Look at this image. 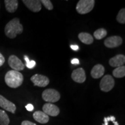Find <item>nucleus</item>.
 <instances>
[{
	"instance_id": "bb28decb",
	"label": "nucleus",
	"mask_w": 125,
	"mask_h": 125,
	"mask_svg": "<svg viewBox=\"0 0 125 125\" xmlns=\"http://www.w3.org/2000/svg\"><path fill=\"white\" fill-rule=\"evenodd\" d=\"M26 108L27 109V110L29 111H32L34 109V106L31 104H29L26 106Z\"/></svg>"
},
{
	"instance_id": "393cba45",
	"label": "nucleus",
	"mask_w": 125,
	"mask_h": 125,
	"mask_svg": "<svg viewBox=\"0 0 125 125\" xmlns=\"http://www.w3.org/2000/svg\"><path fill=\"white\" fill-rule=\"evenodd\" d=\"M21 125H37L35 123L31 122L29 121H24L22 122Z\"/></svg>"
},
{
	"instance_id": "a878e982",
	"label": "nucleus",
	"mask_w": 125,
	"mask_h": 125,
	"mask_svg": "<svg viewBox=\"0 0 125 125\" xmlns=\"http://www.w3.org/2000/svg\"><path fill=\"white\" fill-rule=\"evenodd\" d=\"M5 61V60L4 56L0 53V67H1L3 64H4Z\"/></svg>"
},
{
	"instance_id": "7ed1b4c3",
	"label": "nucleus",
	"mask_w": 125,
	"mask_h": 125,
	"mask_svg": "<svg viewBox=\"0 0 125 125\" xmlns=\"http://www.w3.org/2000/svg\"><path fill=\"white\" fill-rule=\"evenodd\" d=\"M94 4V0H80L76 5V10L81 15L88 13L93 9Z\"/></svg>"
},
{
	"instance_id": "f3484780",
	"label": "nucleus",
	"mask_w": 125,
	"mask_h": 125,
	"mask_svg": "<svg viewBox=\"0 0 125 125\" xmlns=\"http://www.w3.org/2000/svg\"><path fill=\"white\" fill-rule=\"evenodd\" d=\"M78 38L82 43L86 45L92 44L93 42V37L87 32H81L78 35Z\"/></svg>"
},
{
	"instance_id": "6e6552de",
	"label": "nucleus",
	"mask_w": 125,
	"mask_h": 125,
	"mask_svg": "<svg viewBox=\"0 0 125 125\" xmlns=\"http://www.w3.org/2000/svg\"><path fill=\"white\" fill-rule=\"evenodd\" d=\"M104 43L108 48H116L122 43V39L119 36H111L106 39Z\"/></svg>"
},
{
	"instance_id": "f8f14e48",
	"label": "nucleus",
	"mask_w": 125,
	"mask_h": 125,
	"mask_svg": "<svg viewBox=\"0 0 125 125\" xmlns=\"http://www.w3.org/2000/svg\"><path fill=\"white\" fill-rule=\"evenodd\" d=\"M22 2L32 12H38L41 10V3L38 0H23Z\"/></svg>"
},
{
	"instance_id": "2eb2a0df",
	"label": "nucleus",
	"mask_w": 125,
	"mask_h": 125,
	"mask_svg": "<svg viewBox=\"0 0 125 125\" xmlns=\"http://www.w3.org/2000/svg\"><path fill=\"white\" fill-rule=\"evenodd\" d=\"M33 118L36 121L42 124H45L49 121V118L48 115L42 111H37L33 114Z\"/></svg>"
},
{
	"instance_id": "412c9836",
	"label": "nucleus",
	"mask_w": 125,
	"mask_h": 125,
	"mask_svg": "<svg viewBox=\"0 0 125 125\" xmlns=\"http://www.w3.org/2000/svg\"><path fill=\"white\" fill-rule=\"evenodd\" d=\"M104 122L103 125H119L118 122L115 121V118L114 116L104 118Z\"/></svg>"
},
{
	"instance_id": "5701e85b",
	"label": "nucleus",
	"mask_w": 125,
	"mask_h": 125,
	"mask_svg": "<svg viewBox=\"0 0 125 125\" xmlns=\"http://www.w3.org/2000/svg\"><path fill=\"white\" fill-rule=\"evenodd\" d=\"M24 60L26 61V67H27V68H33L35 66V64H36V62L34 60H30L29 57H27V56H24Z\"/></svg>"
},
{
	"instance_id": "20e7f679",
	"label": "nucleus",
	"mask_w": 125,
	"mask_h": 125,
	"mask_svg": "<svg viewBox=\"0 0 125 125\" xmlns=\"http://www.w3.org/2000/svg\"><path fill=\"white\" fill-rule=\"evenodd\" d=\"M43 100L48 103H53L58 101L60 98L59 92L55 89H48L45 90L42 94Z\"/></svg>"
},
{
	"instance_id": "f03ea898",
	"label": "nucleus",
	"mask_w": 125,
	"mask_h": 125,
	"mask_svg": "<svg viewBox=\"0 0 125 125\" xmlns=\"http://www.w3.org/2000/svg\"><path fill=\"white\" fill-rule=\"evenodd\" d=\"M23 75L20 72L10 70L7 72L5 76V82L9 87L11 88H17L23 83Z\"/></svg>"
},
{
	"instance_id": "9d476101",
	"label": "nucleus",
	"mask_w": 125,
	"mask_h": 125,
	"mask_svg": "<svg viewBox=\"0 0 125 125\" xmlns=\"http://www.w3.org/2000/svg\"><path fill=\"white\" fill-rule=\"evenodd\" d=\"M43 111L48 116H56L60 113V109L56 105L51 103H46L42 107Z\"/></svg>"
},
{
	"instance_id": "aec40b11",
	"label": "nucleus",
	"mask_w": 125,
	"mask_h": 125,
	"mask_svg": "<svg viewBox=\"0 0 125 125\" xmlns=\"http://www.w3.org/2000/svg\"><path fill=\"white\" fill-rule=\"evenodd\" d=\"M93 35L96 40H101L107 35V31L104 29H99L94 32Z\"/></svg>"
},
{
	"instance_id": "a211bd4d",
	"label": "nucleus",
	"mask_w": 125,
	"mask_h": 125,
	"mask_svg": "<svg viewBox=\"0 0 125 125\" xmlns=\"http://www.w3.org/2000/svg\"><path fill=\"white\" fill-rule=\"evenodd\" d=\"M114 76L117 78H123L125 76V67L123 66L117 67L112 72Z\"/></svg>"
},
{
	"instance_id": "423d86ee",
	"label": "nucleus",
	"mask_w": 125,
	"mask_h": 125,
	"mask_svg": "<svg viewBox=\"0 0 125 125\" xmlns=\"http://www.w3.org/2000/svg\"><path fill=\"white\" fill-rule=\"evenodd\" d=\"M8 64L13 70L17 71H22L24 70L25 67L22 62L15 55L9 56L8 59Z\"/></svg>"
},
{
	"instance_id": "b1692460",
	"label": "nucleus",
	"mask_w": 125,
	"mask_h": 125,
	"mask_svg": "<svg viewBox=\"0 0 125 125\" xmlns=\"http://www.w3.org/2000/svg\"><path fill=\"white\" fill-rule=\"evenodd\" d=\"M40 1L41 3H42L44 5V7L48 10H52L53 9V6L50 0H42Z\"/></svg>"
},
{
	"instance_id": "1a4fd4ad",
	"label": "nucleus",
	"mask_w": 125,
	"mask_h": 125,
	"mask_svg": "<svg viewBox=\"0 0 125 125\" xmlns=\"http://www.w3.org/2000/svg\"><path fill=\"white\" fill-rule=\"evenodd\" d=\"M71 78L75 82L79 83H83L86 78L85 70L82 68H79L74 70L71 74Z\"/></svg>"
},
{
	"instance_id": "0eeeda50",
	"label": "nucleus",
	"mask_w": 125,
	"mask_h": 125,
	"mask_svg": "<svg viewBox=\"0 0 125 125\" xmlns=\"http://www.w3.org/2000/svg\"><path fill=\"white\" fill-rule=\"evenodd\" d=\"M31 81L34 86L46 87L49 83V79L47 76L40 74H35L31 78Z\"/></svg>"
},
{
	"instance_id": "39448f33",
	"label": "nucleus",
	"mask_w": 125,
	"mask_h": 125,
	"mask_svg": "<svg viewBox=\"0 0 125 125\" xmlns=\"http://www.w3.org/2000/svg\"><path fill=\"white\" fill-rule=\"evenodd\" d=\"M115 85V81L113 77L109 75H106L101 79L100 83V87L103 92H108L111 90Z\"/></svg>"
},
{
	"instance_id": "cd10ccee",
	"label": "nucleus",
	"mask_w": 125,
	"mask_h": 125,
	"mask_svg": "<svg viewBox=\"0 0 125 125\" xmlns=\"http://www.w3.org/2000/svg\"><path fill=\"white\" fill-rule=\"evenodd\" d=\"M71 63L73 64H79V61L77 59H73L71 60Z\"/></svg>"
},
{
	"instance_id": "4468645a",
	"label": "nucleus",
	"mask_w": 125,
	"mask_h": 125,
	"mask_svg": "<svg viewBox=\"0 0 125 125\" xmlns=\"http://www.w3.org/2000/svg\"><path fill=\"white\" fill-rule=\"evenodd\" d=\"M105 73V68L101 64H96L92 68L91 71V75L94 79H98L103 76Z\"/></svg>"
},
{
	"instance_id": "ddd939ff",
	"label": "nucleus",
	"mask_w": 125,
	"mask_h": 125,
	"mask_svg": "<svg viewBox=\"0 0 125 125\" xmlns=\"http://www.w3.org/2000/svg\"><path fill=\"white\" fill-rule=\"evenodd\" d=\"M125 63V56L123 54H118L112 57L109 60V64L111 67H119L123 66Z\"/></svg>"
},
{
	"instance_id": "dca6fc26",
	"label": "nucleus",
	"mask_w": 125,
	"mask_h": 125,
	"mask_svg": "<svg viewBox=\"0 0 125 125\" xmlns=\"http://www.w3.org/2000/svg\"><path fill=\"white\" fill-rule=\"evenodd\" d=\"M5 8L8 12L13 13L18 8V1L17 0H5Z\"/></svg>"
},
{
	"instance_id": "c85d7f7f",
	"label": "nucleus",
	"mask_w": 125,
	"mask_h": 125,
	"mask_svg": "<svg viewBox=\"0 0 125 125\" xmlns=\"http://www.w3.org/2000/svg\"><path fill=\"white\" fill-rule=\"evenodd\" d=\"M70 47L74 51H78V49H79V47H78V45H71Z\"/></svg>"
},
{
	"instance_id": "f257e3e1",
	"label": "nucleus",
	"mask_w": 125,
	"mask_h": 125,
	"mask_svg": "<svg viewBox=\"0 0 125 125\" xmlns=\"http://www.w3.org/2000/svg\"><path fill=\"white\" fill-rule=\"evenodd\" d=\"M23 27L18 18H14L7 23L5 27V34L9 38H15L18 34L22 33Z\"/></svg>"
},
{
	"instance_id": "9b49d317",
	"label": "nucleus",
	"mask_w": 125,
	"mask_h": 125,
	"mask_svg": "<svg viewBox=\"0 0 125 125\" xmlns=\"http://www.w3.org/2000/svg\"><path fill=\"white\" fill-rule=\"evenodd\" d=\"M0 107L12 114H15L16 109L15 104L9 101L1 94H0Z\"/></svg>"
},
{
	"instance_id": "6ab92c4d",
	"label": "nucleus",
	"mask_w": 125,
	"mask_h": 125,
	"mask_svg": "<svg viewBox=\"0 0 125 125\" xmlns=\"http://www.w3.org/2000/svg\"><path fill=\"white\" fill-rule=\"evenodd\" d=\"M10 120L4 110L0 109V125H9Z\"/></svg>"
},
{
	"instance_id": "4be33fe9",
	"label": "nucleus",
	"mask_w": 125,
	"mask_h": 125,
	"mask_svg": "<svg viewBox=\"0 0 125 125\" xmlns=\"http://www.w3.org/2000/svg\"><path fill=\"white\" fill-rule=\"evenodd\" d=\"M116 20L119 23L125 24V9L123 8L120 10L116 16Z\"/></svg>"
}]
</instances>
